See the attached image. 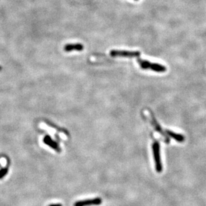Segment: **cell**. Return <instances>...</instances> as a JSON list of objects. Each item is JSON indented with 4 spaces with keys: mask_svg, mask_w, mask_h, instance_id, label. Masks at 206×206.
Segmentation results:
<instances>
[{
    "mask_svg": "<svg viewBox=\"0 0 206 206\" xmlns=\"http://www.w3.org/2000/svg\"><path fill=\"white\" fill-rule=\"evenodd\" d=\"M153 156L155 163L156 171L158 173H161L163 171V165L161 163V157H160V145L159 142H155L153 144Z\"/></svg>",
    "mask_w": 206,
    "mask_h": 206,
    "instance_id": "2",
    "label": "cell"
},
{
    "mask_svg": "<svg viewBox=\"0 0 206 206\" xmlns=\"http://www.w3.org/2000/svg\"><path fill=\"white\" fill-rule=\"evenodd\" d=\"M166 133L167 134V135L172 137V138L174 139L176 141H177V142H179V143L184 142L185 137L183 135L178 134V133L174 132H173L171 131H169V130H167Z\"/></svg>",
    "mask_w": 206,
    "mask_h": 206,
    "instance_id": "8",
    "label": "cell"
},
{
    "mask_svg": "<svg viewBox=\"0 0 206 206\" xmlns=\"http://www.w3.org/2000/svg\"><path fill=\"white\" fill-rule=\"evenodd\" d=\"M84 46L81 44H68L64 46V49L66 52H71L73 50L82 51Z\"/></svg>",
    "mask_w": 206,
    "mask_h": 206,
    "instance_id": "7",
    "label": "cell"
},
{
    "mask_svg": "<svg viewBox=\"0 0 206 206\" xmlns=\"http://www.w3.org/2000/svg\"><path fill=\"white\" fill-rule=\"evenodd\" d=\"M111 55L114 57L120 56V57H127V58H133L137 57L140 55V52L138 51L135 52H129V51H120V50H112L111 52Z\"/></svg>",
    "mask_w": 206,
    "mask_h": 206,
    "instance_id": "4",
    "label": "cell"
},
{
    "mask_svg": "<svg viewBox=\"0 0 206 206\" xmlns=\"http://www.w3.org/2000/svg\"><path fill=\"white\" fill-rule=\"evenodd\" d=\"M48 206H62V204H50Z\"/></svg>",
    "mask_w": 206,
    "mask_h": 206,
    "instance_id": "10",
    "label": "cell"
},
{
    "mask_svg": "<svg viewBox=\"0 0 206 206\" xmlns=\"http://www.w3.org/2000/svg\"><path fill=\"white\" fill-rule=\"evenodd\" d=\"M138 62L140 64L141 67L143 69H151L152 70L157 72H165L166 71V68H165L163 65H161L159 64H156V63H151L147 60H138Z\"/></svg>",
    "mask_w": 206,
    "mask_h": 206,
    "instance_id": "1",
    "label": "cell"
},
{
    "mask_svg": "<svg viewBox=\"0 0 206 206\" xmlns=\"http://www.w3.org/2000/svg\"><path fill=\"white\" fill-rule=\"evenodd\" d=\"M150 117H151V122L152 123V124L153 125V127H154V128H155V130L157 132H159L161 135H162V136H163L165 138V140H166V143H169V139L168 138L167 136L165 135V133L162 130V128H161V126L159 124V123H157V121L155 120V117L153 116L152 114H150Z\"/></svg>",
    "mask_w": 206,
    "mask_h": 206,
    "instance_id": "6",
    "label": "cell"
},
{
    "mask_svg": "<svg viewBox=\"0 0 206 206\" xmlns=\"http://www.w3.org/2000/svg\"><path fill=\"white\" fill-rule=\"evenodd\" d=\"M8 172V168H4L2 169V170H0V179L3 178V177L7 175V173Z\"/></svg>",
    "mask_w": 206,
    "mask_h": 206,
    "instance_id": "9",
    "label": "cell"
},
{
    "mask_svg": "<svg viewBox=\"0 0 206 206\" xmlns=\"http://www.w3.org/2000/svg\"><path fill=\"white\" fill-rule=\"evenodd\" d=\"M103 200L100 197H95L93 199L78 201L74 203V206H92L99 205L102 204Z\"/></svg>",
    "mask_w": 206,
    "mask_h": 206,
    "instance_id": "3",
    "label": "cell"
},
{
    "mask_svg": "<svg viewBox=\"0 0 206 206\" xmlns=\"http://www.w3.org/2000/svg\"><path fill=\"white\" fill-rule=\"evenodd\" d=\"M43 141L44 143L48 145V146L50 147L52 149H54V150L57 151L58 153L61 152V149H60V147L58 146V143H56V141L52 140L50 136H48V135L45 136V137H44L43 139Z\"/></svg>",
    "mask_w": 206,
    "mask_h": 206,
    "instance_id": "5",
    "label": "cell"
},
{
    "mask_svg": "<svg viewBox=\"0 0 206 206\" xmlns=\"http://www.w3.org/2000/svg\"><path fill=\"white\" fill-rule=\"evenodd\" d=\"M136 1H137V0H136Z\"/></svg>",
    "mask_w": 206,
    "mask_h": 206,
    "instance_id": "12",
    "label": "cell"
},
{
    "mask_svg": "<svg viewBox=\"0 0 206 206\" xmlns=\"http://www.w3.org/2000/svg\"><path fill=\"white\" fill-rule=\"evenodd\" d=\"M2 70V67L1 66H0V70Z\"/></svg>",
    "mask_w": 206,
    "mask_h": 206,
    "instance_id": "11",
    "label": "cell"
}]
</instances>
